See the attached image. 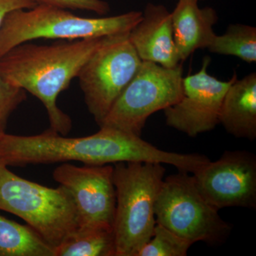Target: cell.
<instances>
[{"instance_id": "cell-5", "label": "cell", "mask_w": 256, "mask_h": 256, "mask_svg": "<svg viewBox=\"0 0 256 256\" xmlns=\"http://www.w3.org/2000/svg\"><path fill=\"white\" fill-rule=\"evenodd\" d=\"M8 166L0 161V210L21 218L55 249L78 228L73 198L63 186L28 181Z\"/></svg>"}, {"instance_id": "cell-14", "label": "cell", "mask_w": 256, "mask_h": 256, "mask_svg": "<svg viewBox=\"0 0 256 256\" xmlns=\"http://www.w3.org/2000/svg\"><path fill=\"white\" fill-rule=\"evenodd\" d=\"M228 134L250 141L256 138V74L234 79L224 96L218 118Z\"/></svg>"}, {"instance_id": "cell-2", "label": "cell", "mask_w": 256, "mask_h": 256, "mask_svg": "<svg viewBox=\"0 0 256 256\" xmlns=\"http://www.w3.org/2000/svg\"><path fill=\"white\" fill-rule=\"evenodd\" d=\"M156 146L141 136L114 128L101 127L98 132L82 138H66L52 130L36 134L0 136V161L8 166L80 162L104 165L121 162H150Z\"/></svg>"}, {"instance_id": "cell-19", "label": "cell", "mask_w": 256, "mask_h": 256, "mask_svg": "<svg viewBox=\"0 0 256 256\" xmlns=\"http://www.w3.org/2000/svg\"><path fill=\"white\" fill-rule=\"evenodd\" d=\"M26 99V92L0 77V136L4 134L10 116Z\"/></svg>"}, {"instance_id": "cell-10", "label": "cell", "mask_w": 256, "mask_h": 256, "mask_svg": "<svg viewBox=\"0 0 256 256\" xmlns=\"http://www.w3.org/2000/svg\"><path fill=\"white\" fill-rule=\"evenodd\" d=\"M197 188L220 210L228 207L256 208V156L246 150L225 151L192 174Z\"/></svg>"}, {"instance_id": "cell-13", "label": "cell", "mask_w": 256, "mask_h": 256, "mask_svg": "<svg viewBox=\"0 0 256 256\" xmlns=\"http://www.w3.org/2000/svg\"><path fill=\"white\" fill-rule=\"evenodd\" d=\"M198 0H178L172 12L175 44L182 62L198 48H208L215 36L218 16L213 8L198 6Z\"/></svg>"}, {"instance_id": "cell-7", "label": "cell", "mask_w": 256, "mask_h": 256, "mask_svg": "<svg viewBox=\"0 0 256 256\" xmlns=\"http://www.w3.org/2000/svg\"><path fill=\"white\" fill-rule=\"evenodd\" d=\"M182 66L165 68L142 62L99 127L141 136L148 118L182 97Z\"/></svg>"}, {"instance_id": "cell-18", "label": "cell", "mask_w": 256, "mask_h": 256, "mask_svg": "<svg viewBox=\"0 0 256 256\" xmlns=\"http://www.w3.org/2000/svg\"><path fill=\"white\" fill-rule=\"evenodd\" d=\"M192 245L191 242L156 224L152 236L136 256H186Z\"/></svg>"}, {"instance_id": "cell-1", "label": "cell", "mask_w": 256, "mask_h": 256, "mask_svg": "<svg viewBox=\"0 0 256 256\" xmlns=\"http://www.w3.org/2000/svg\"><path fill=\"white\" fill-rule=\"evenodd\" d=\"M110 36L50 45L22 44L0 57V77L41 101L48 114L50 129L66 136L72 130V121L57 106V98Z\"/></svg>"}, {"instance_id": "cell-9", "label": "cell", "mask_w": 256, "mask_h": 256, "mask_svg": "<svg viewBox=\"0 0 256 256\" xmlns=\"http://www.w3.org/2000/svg\"><path fill=\"white\" fill-rule=\"evenodd\" d=\"M53 178L73 198L78 228H114L116 205L114 166H78L64 162L56 168Z\"/></svg>"}, {"instance_id": "cell-4", "label": "cell", "mask_w": 256, "mask_h": 256, "mask_svg": "<svg viewBox=\"0 0 256 256\" xmlns=\"http://www.w3.org/2000/svg\"><path fill=\"white\" fill-rule=\"evenodd\" d=\"M142 16V12L132 11L108 18H82L68 10L40 4L14 10L0 26V57L38 38L72 41L129 33Z\"/></svg>"}, {"instance_id": "cell-6", "label": "cell", "mask_w": 256, "mask_h": 256, "mask_svg": "<svg viewBox=\"0 0 256 256\" xmlns=\"http://www.w3.org/2000/svg\"><path fill=\"white\" fill-rule=\"evenodd\" d=\"M156 224H160L192 244L204 242L220 245L232 230L206 202L193 175L178 171L164 178L154 207Z\"/></svg>"}, {"instance_id": "cell-11", "label": "cell", "mask_w": 256, "mask_h": 256, "mask_svg": "<svg viewBox=\"0 0 256 256\" xmlns=\"http://www.w3.org/2000/svg\"><path fill=\"white\" fill-rule=\"evenodd\" d=\"M210 58L206 57L198 73L182 78V97L174 105L164 109L166 124L170 127L196 137L214 129L224 96L236 78L223 82L208 72Z\"/></svg>"}, {"instance_id": "cell-12", "label": "cell", "mask_w": 256, "mask_h": 256, "mask_svg": "<svg viewBox=\"0 0 256 256\" xmlns=\"http://www.w3.org/2000/svg\"><path fill=\"white\" fill-rule=\"evenodd\" d=\"M128 36L142 62L170 68L181 64L175 44L172 13L163 5L146 4L142 18Z\"/></svg>"}, {"instance_id": "cell-20", "label": "cell", "mask_w": 256, "mask_h": 256, "mask_svg": "<svg viewBox=\"0 0 256 256\" xmlns=\"http://www.w3.org/2000/svg\"><path fill=\"white\" fill-rule=\"evenodd\" d=\"M37 5H46L65 10L92 12L104 15L110 11V5L104 0H32Z\"/></svg>"}, {"instance_id": "cell-8", "label": "cell", "mask_w": 256, "mask_h": 256, "mask_svg": "<svg viewBox=\"0 0 256 256\" xmlns=\"http://www.w3.org/2000/svg\"><path fill=\"white\" fill-rule=\"evenodd\" d=\"M129 33L109 37L77 76L88 110L98 126L142 64Z\"/></svg>"}, {"instance_id": "cell-21", "label": "cell", "mask_w": 256, "mask_h": 256, "mask_svg": "<svg viewBox=\"0 0 256 256\" xmlns=\"http://www.w3.org/2000/svg\"><path fill=\"white\" fill-rule=\"evenodd\" d=\"M32 0H0V26L6 15L16 10L31 9L36 6Z\"/></svg>"}, {"instance_id": "cell-17", "label": "cell", "mask_w": 256, "mask_h": 256, "mask_svg": "<svg viewBox=\"0 0 256 256\" xmlns=\"http://www.w3.org/2000/svg\"><path fill=\"white\" fill-rule=\"evenodd\" d=\"M212 53L234 56L247 63L256 62V28L249 25L230 24L224 34H216L208 46Z\"/></svg>"}, {"instance_id": "cell-16", "label": "cell", "mask_w": 256, "mask_h": 256, "mask_svg": "<svg viewBox=\"0 0 256 256\" xmlns=\"http://www.w3.org/2000/svg\"><path fill=\"white\" fill-rule=\"evenodd\" d=\"M54 250L55 256H116L114 228H77Z\"/></svg>"}, {"instance_id": "cell-15", "label": "cell", "mask_w": 256, "mask_h": 256, "mask_svg": "<svg viewBox=\"0 0 256 256\" xmlns=\"http://www.w3.org/2000/svg\"><path fill=\"white\" fill-rule=\"evenodd\" d=\"M0 256H55V250L28 224L0 215Z\"/></svg>"}, {"instance_id": "cell-3", "label": "cell", "mask_w": 256, "mask_h": 256, "mask_svg": "<svg viewBox=\"0 0 256 256\" xmlns=\"http://www.w3.org/2000/svg\"><path fill=\"white\" fill-rule=\"evenodd\" d=\"M114 164L116 256H136L152 236L154 207L166 170L160 163L121 162Z\"/></svg>"}]
</instances>
